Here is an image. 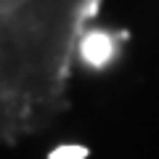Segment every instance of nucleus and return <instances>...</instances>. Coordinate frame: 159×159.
Masks as SVG:
<instances>
[{
  "label": "nucleus",
  "instance_id": "1",
  "mask_svg": "<svg viewBox=\"0 0 159 159\" xmlns=\"http://www.w3.org/2000/svg\"><path fill=\"white\" fill-rule=\"evenodd\" d=\"M103 0H0V143L45 130L66 109Z\"/></svg>",
  "mask_w": 159,
  "mask_h": 159
}]
</instances>
